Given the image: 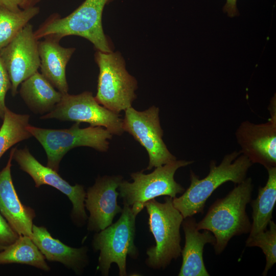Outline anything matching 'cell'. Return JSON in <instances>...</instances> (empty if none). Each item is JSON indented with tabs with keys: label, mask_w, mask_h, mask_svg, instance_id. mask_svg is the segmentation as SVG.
Here are the masks:
<instances>
[{
	"label": "cell",
	"mask_w": 276,
	"mask_h": 276,
	"mask_svg": "<svg viewBox=\"0 0 276 276\" xmlns=\"http://www.w3.org/2000/svg\"><path fill=\"white\" fill-rule=\"evenodd\" d=\"M22 0H0V6L5 7L14 12L20 11Z\"/></svg>",
	"instance_id": "obj_27"
},
{
	"label": "cell",
	"mask_w": 276,
	"mask_h": 276,
	"mask_svg": "<svg viewBox=\"0 0 276 276\" xmlns=\"http://www.w3.org/2000/svg\"><path fill=\"white\" fill-rule=\"evenodd\" d=\"M124 111V131L131 135L148 153L149 161L146 170H150L177 159L163 141L158 107L153 105L140 111L131 106Z\"/></svg>",
	"instance_id": "obj_10"
},
{
	"label": "cell",
	"mask_w": 276,
	"mask_h": 276,
	"mask_svg": "<svg viewBox=\"0 0 276 276\" xmlns=\"http://www.w3.org/2000/svg\"><path fill=\"white\" fill-rule=\"evenodd\" d=\"M268 179L264 187H260L257 198L252 200V223L248 237L254 236L267 229L272 217L276 202V167L266 169Z\"/></svg>",
	"instance_id": "obj_20"
},
{
	"label": "cell",
	"mask_w": 276,
	"mask_h": 276,
	"mask_svg": "<svg viewBox=\"0 0 276 276\" xmlns=\"http://www.w3.org/2000/svg\"><path fill=\"white\" fill-rule=\"evenodd\" d=\"M95 59L99 68L97 91L95 97L101 105L116 113L132 106L136 98V79L126 68L125 61L119 52L97 50Z\"/></svg>",
	"instance_id": "obj_7"
},
{
	"label": "cell",
	"mask_w": 276,
	"mask_h": 276,
	"mask_svg": "<svg viewBox=\"0 0 276 276\" xmlns=\"http://www.w3.org/2000/svg\"><path fill=\"white\" fill-rule=\"evenodd\" d=\"M237 0H226V3L223 7V11L226 12L231 17L238 15L239 13L237 8Z\"/></svg>",
	"instance_id": "obj_28"
},
{
	"label": "cell",
	"mask_w": 276,
	"mask_h": 276,
	"mask_svg": "<svg viewBox=\"0 0 276 276\" xmlns=\"http://www.w3.org/2000/svg\"><path fill=\"white\" fill-rule=\"evenodd\" d=\"M39 11V8L36 6L19 12L0 6V51L15 38Z\"/></svg>",
	"instance_id": "obj_23"
},
{
	"label": "cell",
	"mask_w": 276,
	"mask_h": 276,
	"mask_svg": "<svg viewBox=\"0 0 276 276\" xmlns=\"http://www.w3.org/2000/svg\"><path fill=\"white\" fill-rule=\"evenodd\" d=\"M30 116L13 112L6 108L0 127V158L15 144L32 137L27 127Z\"/></svg>",
	"instance_id": "obj_22"
},
{
	"label": "cell",
	"mask_w": 276,
	"mask_h": 276,
	"mask_svg": "<svg viewBox=\"0 0 276 276\" xmlns=\"http://www.w3.org/2000/svg\"><path fill=\"white\" fill-rule=\"evenodd\" d=\"M38 43L33 26L28 23L0 51V58L8 73L13 97L17 93L18 86L40 67Z\"/></svg>",
	"instance_id": "obj_13"
},
{
	"label": "cell",
	"mask_w": 276,
	"mask_h": 276,
	"mask_svg": "<svg viewBox=\"0 0 276 276\" xmlns=\"http://www.w3.org/2000/svg\"><path fill=\"white\" fill-rule=\"evenodd\" d=\"M194 161L177 160L155 168L153 172L145 174L144 170L130 174L133 182L123 180L119 186V196L123 204L131 207L136 216L145 208L148 201L161 196L172 198L183 193L185 188L174 179L176 171L180 168L193 164Z\"/></svg>",
	"instance_id": "obj_6"
},
{
	"label": "cell",
	"mask_w": 276,
	"mask_h": 276,
	"mask_svg": "<svg viewBox=\"0 0 276 276\" xmlns=\"http://www.w3.org/2000/svg\"><path fill=\"white\" fill-rule=\"evenodd\" d=\"M252 165L246 156L234 151L225 155L218 165L211 160L209 172L203 178L191 170L190 185L182 195L173 198L174 206L183 218L203 213L206 201L216 189L227 181H243Z\"/></svg>",
	"instance_id": "obj_2"
},
{
	"label": "cell",
	"mask_w": 276,
	"mask_h": 276,
	"mask_svg": "<svg viewBox=\"0 0 276 276\" xmlns=\"http://www.w3.org/2000/svg\"><path fill=\"white\" fill-rule=\"evenodd\" d=\"M113 1L85 0L64 17L52 14L34 31L35 36L37 40L50 37L60 41L66 36H78L89 41L98 51L112 52L103 31L102 17L105 6Z\"/></svg>",
	"instance_id": "obj_3"
},
{
	"label": "cell",
	"mask_w": 276,
	"mask_h": 276,
	"mask_svg": "<svg viewBox=\"0 0 276 276\" xmlns=\"http://www.w3.org/2000/svg\"><path fill=\"white\" fill-rule=\"evenodd\" d=\"M181 225L185 234V244L181 251L182 264L178 275H210L204 263L203 252L206 244L210 243L213 246L215 244L214 235L206 229L200 232L193 216L183 218Z\"/></svg>",
	"instance_id": "obj_16"
},
{
	"label": "cell",
	"mask_w": 276,
	"mask_h": 276,
	"mask_svg": "<svg viewBox=\"0 0 276 276\" xmlns=\"http://www.w3.org/2000/svg\"><path fill=\"white\" fill-rule=\"evenodd\" d=\"M164 200L161 203L155 198L145 205L149 231L155 242L146 250L145 263L153 269H164L181 256L180 228L183 217L174 206L172 198L166 196Z\"/></svg>",
	"instance_id": "obj_4"
},
{
	"label": "cell",
	"mask_w": 276,
	"mask_h": 276,
	"mask_svg": "<svg viewBox=\"0 0 276 276\" xmlns=\"http://www.w3.org/2000/svg\"><path fill=\"white\" fill-rule=\"evenodd\" d=\"M59 41L45 37L38 41L41 74L62 94L68 93L65 74L66 66L74 53L75 48L61 46Z\"/></svg>",
	"instance_id": "obj_18"
},
{
	"label": "cell",
	"mask_w": 276,
	"mask_h": 276,
	"mask_svg": "<svg viewBox=\"0 0 276 276\" xmlns=\"http://www.w3.org/2000/svg\"><path fill=\"white\" fill-rule=\"evenodd\" d=\"M253 188L251 178L246 177L225 197L217 199L197 222L199 230L206 229L214 235L216 255L222 253L233 237L249 233L251 222L246 208L251 201Z\"/></svg>",
	"instance_id": "obj_1"
},
{
	"label": "cell",
	"mask_w": 276,
	"mask_h": 276,
	"mask_svg": "<svg viewBox=\"0 0 276 276\" xmlns=\"http://www.w3.org/2000/svg\"><path fill=\"white\" fill-rule=\"evenodd\" d=\"M13 159L19 165L20 169L32 177L36 188L47 185L65 194L73 205L71 212L72 221L78 226L85 224L88 217L85 210L86 192L83 186L77 183L71 186L57 172L40 163L27 147L18 149L15 147Z\"/></svg>",
	"instance_id": "obj_12"
},
{
	"label": "cell",
	"mask_w": 276,
	"mask_h": 276,
	"mask_svg": "<svg viewBox=\"0 0 276 276\" xmlns=\"http://www.w3.org/2000/svg\"><path fill=\"white\" fill-rule=\"evenodd\" d=\"M20 84V95L30 110L35 114L42 116L52 111L63 95L56 90L38 72Z\"/></svg>",
	"instance_id": "obj_19"
},
{
	"label": "cell",
	"mask_w": 276,
	"mask_h": 276,
	"mask_svg": "<svg viewBox=\"0 0 276 276\" xmlns=\"http://www.w3.org/2000/svg\"><path fill=\"white\" fill-rule=\"evenodd\" d=\"M40 119L87 123L91 126L103 127L112 135H121L124 132L119 113L100 104L88 91L78 95L63 94L54 109Z\"/></svg>",
	"instance_id": "obj_9"
},
{
	"label": "cell",
	"mask_w": 276,
	"mask_h": 276,
	"mask_svg": "<svg viewBox=\"0 0 276 276\" xmlns=\"http://www.w3.org/2000/svg\"><path fill=\"white\" fill-rule=\"evenodd\" d=\"M270 114L267 122L255 124L248 121L241 123L236 130L240 153L253 164L265 169L276 167V98H272L268 106Z\"/></svg>",
	"instance_id": "obj_11"
},
{
	"label": "cell",
	"mask_w": 276,
	"mask_h": 276,
	"mask_svg": "<svg viewBox=\"0 0 276 276\" xmlns=\"http://www.w3.org/2000/svg\"><path fill=\"white\" fill-rule=\"evenodd\" d=\"M32 240L50 261L58 262L81 274L89 263L86 246L74 248L54 238L43 226L33 225Z\"/></svg>",
	"instance_id": "obj_17"
},
{
	"label": "cell",
	"mask_w": 276,
	"mask_h": 276,
	"mask_svg": "<svg viewBox=\"0 0 276 276\" xmlns=\"http://www.w3.org/2000/svg\"><path fill=\"white\" fill-rule=\"evenodd\" d=\"M15 147L10 152L6 166L0 171V213L19 235L32 238L35 212L20 201L13 183L11 168Z\"/></svg>",
	"instance_id": "obj_15"
},
{
	"label": "cell",
	"mask_w": 276,
	"mask_h": 276,
	"mask_svg": "<svg viewBox=\"0 0 276 276\" xmlns=\"http://www.w3.org/2000/svg\"><path fill=\"white\" fill-rule=\"evenodd\" d=\"M45 259L31 238L23 235L0 251V264H24L49 271L50 268Z\"/></svg>",
	"instance_id": "obj_21"
},
{
	"label": "cell",
	"mask_w": 276,
	"mask_h": 276,
	"mask_svg": "<svg viewBox=\"0 0 276 276\" xmlns=\"http://www.w3.org/2000/svg\"><path fill=\"white\" fill-rule=\"evenodd\" d=\"M41 0H22L20 8L25 9L30 7L35 6Z\"/></svg>",
	"instance_id": "obj_29"
},
{
	"label": "cell",
	"mask_w": 276,
	"mask_h": 276,
	"mask_svg": "<svg viewBox=\"0 0 276 276\" xmlns=\"http://www.w3.org/2000/svg\"><path fill=\"white\" fill-rule=\"evenodd\" d=\"M269 228L254 236L248 237L246 246L260 247L266 258V265L262 273L266 276L276 262V224L273 220L269 223Z\"/></svg>",
	"instance_id": "obj_24"
},
{
	"label": "cell",
	"mask_w": 276,
	"mask_h": 276,
	"mask_svg": "<svg viewBox=\"0 0 276 276\" xmlns=\"http://www.w3.org/2000/svg\"><path fill=\"white\" fill-rule=\"evenodd\" d=\"M136 216L131 206L123 204L119 219L94 235L92 247L100 251L97 269L102 275L108 276L111 264L116 263L119 275L126 276L127 257L138 258L139 251L134 244Z\"/></svg>",
	"instance_id": "obj_5"
},
{
	"label": "cell",
	"mask_w": 276,
	"mask_h": 276,
	"mask_svg": "<svg viewBox=\"0 0 276 276\" xmlns=\"http://www.w3.org/2000/svg\"><path fill=\"white\" fill-rule=\"evenodd\" d=\"M11 88V83L8 73L0 58V119H3L7 107L5 103L6 96Z\"/></svg>",
	"instance_id": "obj_25"
},
{
	"label": "cell",
	"mask_w": 276,
	"mask_h": 276,
	"mask_svg": "<svg viewBox=\"0 0 276 276\" xmlns=\"http://www.w3.org/2000/svg\"><path fill=\"white\" fill-rule=\"evenodd\" d=\"M80 123L75 122L68 129H53L29 125L28 131L43 148L47 157V166L58 172L63 157L71 149L85 146L100 152L109 148V140L112 134L101 126L81 128Z\"/></svg>",
	"instance_id": "obj_8"
},
{
	"label": "cell",
	"mask_w": 276,
	"mask_h": 276,
	"mask_svg": "<svg viewBox=\"0 0 276 276\" xmlns=\"http://www.w3.org/2000/svg\"><path fill=\"white\" fill-rule=\"evenodd\" d=\"M19 236L0 213V249L14 242Z\"/></svg>",
	"instance_id": "obj_26"
},
{
	"label": "cell",
	"mask_w": 276,
	"mask_h": 276,
	"mask_svg": "<svg viewBox=\"0 0 276 276\" xmlns=\"http://www.w3.org/2000/svg\"><path fill=\"white\" fill-rule=\"evenodd\" d=\"M123 180L121 175L98 176L94 185L86 192L85 207L89 212L87 228L99 232L110 225L116 216L121 213L117 202L119 185Z\"/></svg>",
	"instance_id": "obj_14"
}]
</instances>
